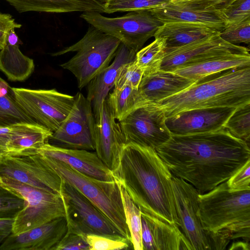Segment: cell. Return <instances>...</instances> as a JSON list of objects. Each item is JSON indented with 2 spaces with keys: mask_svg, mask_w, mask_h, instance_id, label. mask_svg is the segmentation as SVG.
<instances>
[{
  "mask_svg": "<svg viewBox=\"0 0 250 250\" xmlns=\"http://www.w3.org/2000/svg\"><path fill=\"white\" fill-rule=\"evenodd\" d=\"M156 151L173 176L191 185L200 194L227 181L250 160L249 144L225 127L171 135Z\"/></svg>",
  "mask_w": 250,
  "mask_h": 250,
  "instance_id": "1",
  "label": "cell"
},
{
  "mask_svg": "<svg viewBox=\"0 0 250 250\" xmlns=\"http://www.w3.org/2000/svg\"><path fill=\"white\" fill-rule=\"evenodd\" d=\"M113 173L141 212L178 227L173 175L155 149L126 143Z\"/></svg>",
  "mask_w": 250,
  "mask_h": 250,
  "instance_id": "2",
  "label": "cell"
},
{
  "mask_svg": "<svg viewBox=\"0 0 250 250\" xmlns=\"http://www.w3.org/2000/svg\"><path fill=\"white\" fill-rule=\"evenodd\" d=\"M250 103V66L229 69L196 81L187 89L157 103L166 118L206 107H237Z\"/></svg>",
  "mask_w": 250,
  "mask_h": 250,
  "instance_id": "3",
  "label": "cell"
},
{
  "mask_svg": "<svg viewBox=\"0 0 250 250\" xmlns=\"http://www.w3.org/2000/svg\"><path fill=\"white\" fill-rule=\"evenodd\" d=\"M199 215L207 230L228 232L230 239L250 238V190L233 191L224 182L199 194Z\"/></svg>",
  "mask_w": 250,
  "mask_h": 250,
  "instance_id": "4",
  "label": "cell"
},
{
  "mask_svg": "<svg viewBox=\"0 0 250 250\" xmlns=\"http://www.w3.org/2000/svg\"><path fill=\"white\" fill-rule=\"evenodd\" d=\"M121 42L90 25L84 36L76 43L51 54L53 56L70 52L76 54L60 66L76 78L81 89L109 65Z\"/></svg>",
  "mask_w": 250,
  "mask_h": 250,
  "instance_id": "5",
  "label": "cell"
},
{
  "mask_svg": "<svg viewBox=\"0 0 250 250\" xmlns=\"http://www.w3.org/2000/svg\"><path fill=\"white\" fill-rule=\"evenodd\" d=\"M41 156L44 162L62 179L73 186L94 203L131 242L126 223L120 185L117 182L94 178L78 171L60 161Z\"/></svg>",
  "mask_w": 250,
  "mask_h": 250,
  "instance_id": "6",
  "label": "cell"
},
{
  "mask_svg": "<svg viewBox=\"0 0 250 250\" xmlns=\"http://www.w3.org/2000/svg\"><path fill=\"white\" fill-rule=\"evenodd\" d=\"M172 187L178 228L190 250H222L230 239L224 232L205 229L202 223L198 201L199 192L191 185L173 175Z\"/></svg>",
  "mask_w": 250,
  "mask_h": 250,
  "instance_id": "7",
  "label": "cell"
},
{
  "mask_svg": "<svg viewBox=\"0 0 250 250\" xmlns=\"http://www.w3.org/2000/svg\"><path fill=\"white\" fill-rule=\"evenodd\" d=\"M0 185L21 196L25 206L14 218L12 233L19 234L60 217H65L60 194L0 177Z\"/></svg>",
  "mask_w": 250,
  "mask_h": 250,
  "instance_id": "8",
  "label": "cell"
},
{
  "mask_svg": "<svg viewBox=\"0 0 250 250\" xmlns=\"http://www.w3.org/2000/svg\"><path fill=\"white\" fill-rule=\"evenodd\" d=\"M80 17L90 25L117 38L135 53L148 39L154 37L163 24L150 10L131 11L116 18L104 17L95 12H83Z\"/></svg>",
  "mask_w": 250,
  "mask_h": 250,
  "instance_id": "9",
  "label": "cell"
},
{
  "mask_svg": "<svg viewBox=\"0 0 250 250\" xmlns=\"http://www.w3.org/2000/svg\"><path fill=\"white\" fill-rule=\"evenodd\" d=\"M60 194L64 207L67 231L84 236L95 234L126 238L101 209L75 187L62 179Z\"/></svg>",
  "mask_w": 250,
  "mask_h": 250,
  "instance_id": "10",
  "label": "cell"
},
{
  "mask_svg": "<svg viewBox=\"0 0 250 250\" xmlns=\"http://www.w3.org/2000/svg\"><path fill=\"white\" fill-rule=\"evenodd\" d=\"M12 89L20 107L36 124L53 133L61 126L71 111L74 96L61 93L55 89Z\"/></svg>",
  "mask_w": 250,
  "mask_h": 250,
  "instance_id": "11",
  "label": "cell"
},
{
  "mask_svg": "<svg viewBox=\"0 0 250 250\" xmlns=\"http://www.w3.org/2000/svg\"><path fill=\"white\" fill-rule=\"evenodd\" d=\"M0 177L60 194L62 179L36 151L0 158Z\"/></svg>",
  "mask_w": 250,
  "mask_h": 250,
  "instance_id": "12",
  "label": "cell"
},
{
  "mask_svg": "<svg viewBox=\"0 0 250 250\" xmlns=\"http://www.w3.org/2000/svg\"><path fill=\"white\" fill-rule=\"evenodd\" d=\"M74 99L69 113L47 143L64 148L95 150V119L91 103L80 92Z\"/></svg>",
  "mask_w": 250,
  "mask_h": 250,
  "instance_id": "13",
  "label": "cell"
},
{
  "mask_svg": "<svg viewBox=\"0 0 250 250\" xmlns=\"http://www.w3.org/2000/svg\"><path fill=\"white\" fill-rule=\"evenodd\" d=\"M166 119L163 110L157 103L146 102L119 122L127 143L156 150L171 136Z\"/></svg>",
  "mask_w": 250,
  "mask_h": 250,
  "instance_id": "14",
  "label": "cell"
},
{
  "mask_svg": "<svg viewBox=\"0 0 250 250\" xmlns=\"http://www.w3.org/2000/svg\"><path fill=\"white\" fill-rule=\"evenodd\" d=\"M247 47L224 41L219 32L210 37L166 51L160 69L173 71L228 55L250 53Z\"/></svg>",
  "mask_w": 250,
  "mask_h": 250,
  "instance_id": "15",
  "label": "cell"
},
{
  "mask_svg": "<svg viewBox=\"0 0 250 250\" xmlns=\"http://www.w3.org/2000/svg\"><path fill=\"white\" fill-rule=\"evenodd\" d=\"M116 120L106 98L95 121L94 147L97 156L112 172L118 167L122 150L127 143Z\"/></svg>",
  "mask_w": 250,
  "mask_h": 250,
  "instance_id": "16",
  "label": "cell"
},
{
  "mask_svg": "<svg viewBox=\"0 0 250 250\" xmlns=\"http://www.w3.org/2000/svg\"><path fill=\"white\" fill-rule=\"evenodd\" d=\"M236 108L206 107L182 111L166 118V124L171 135L216 131L224 128Z\"/></svg>",
  "mask_w": 250,
  "mask_h": 250,
  "instance_id": "17",
  "label": "cell"
},
{
  "mask_svg": "<svg viewBox=\"0 0 250 250\" xmlns=\"http://www.w3.org/2000/svg\"><path fill=\"white\" fill-rule=\"evenodd\" d=\"M67 231L65 217H58L21 233H11L0 250H53Z\"/></svg>",
  "mask_w": 250,
  "mask_h": 250,
  "instance_id": "18",
  "label": "cell"
},
{
  "mask_svg": "<svg viewBox=\"0 0 250 250\" xmlns=\"http://www.w3.org/2000/svg\"><path fill=\"white\" fill-rule=\"evenodd\" d=\"M36 152L42 156L63 162L78 171L94 178L105 181H116L112 171L96 152L60 147L48 143L37 148Z\"/></svg>",
  "mask_w": 250,
  "mask_h": 250,
  "instance_id": "19",
  "label": "cell"
},
{
  "mask_svg": "<svg viewBox=\"0 0 250 250\" xmlns=\"http://www.w3.org/2000/svg\"><path fill=\"white\" fill-rule=\"evenodd\" d=\"M143 250H190L178 227L141 212Z\"/></svg>",
  "mask_w": 250,
  "mask_h": 250,
  "instance_id": "20",
  "label": "cell"
},
{
  "mask_svg": "<svg viewBox=\"0 0 250 250\" xmlns=\"http://www.w3.org/2000/svg\"><path fill=\"white\" fill-rule=\"evenodd\" d=\"M136 53L121 43L108 66L94 77L87 85V99L91 103L95 121L98 118L103 102L110 89L114 86L116 79L126 63L133 61Z\"/></svg>",
  "mask_w": 250,
  "mask_h": 250,
  "instance_id": "21",
  "label": "cell"
},
{
  "mask_svg": "<svg viewBox=\"0 0 250 250\" xmlns=\"http://www.w3.org/2000/svg\"><path fill=\"white\" fill-rule=\"evenodd\" d=\"M196 81L174 72L162 70L143 76L138 88L144 103H157L190 87Z\"/></svg>",
  "mask_w": 250,
  "mask_h": 250,
  "instance_id": "22",
  "label": "cell"
},
{
  "mask_svg": "<svg viewBox=\"0 0 250 250\" xmlns=\"http://www.w3.org/2000/svg\"><path fill=\"white\" fill-rule=\"evenodd\" d=\"M19 12L105 13V0H5Z\"/></svg>",
  "mask_w": 250,
  "mask_h": 250,
  "instance_id": "23",
  "label": "cell"
},
{
  "mask_svg": "<svg viewBox=\"0 0 250 250\" xmlns=\"http://www.w3.org/2000/svg\"><path fill=\"white\" fill-rule=\"evenodd\" d=\"M219 31L206 25L193 22H171L163 23L154 34V38L166 40V52L194 41L210 37Z\"/></svg>",
  "mask_w": 250,
  "mask_h": 250,
  "instance_id": "24",
  "label": "cell"
},
{
  "mask_svg": "<svg viewBox=\"0 0 250 250\" xmlns=\"http://www.w3.org/2000/svg\"><path fill=\"white\" fill-rule=\"evenodd\" d=\"M163 23L187 22L203 24L220 32L225 27L216 11H203L180 6L170 1L150 10Z\"/></svg>",
  "mask_w": 250,
  "mask_h": 250,
  "instance_id": "25",
  "label": "cell"
},
{
  "mask_svg": "<svg viewBox=\"0 0 250 250\" xmlns=\"http://www.w3.org/2000/svg\"><path fill=\"white\" fill-rule=\"evenodd\" d=\"M11 132L6 155H20L36 151L47 143L53 132L36 124L21 123L10 126Z\"/></svg>",
  "mask_w": 250,
  "mask_h": 250,
  "instance_id": "26",
  "label": "cell"
},
{
  "mask_svg": "<svg viewBox=\"0 0 250 250\" xmlns=\"http://www.w3.org/2000/svg\"><path fill=\"white\" fill-rule=\"evenodd\" d=\"M249 66H250V53L234 54L185 66L172 72L198 81L229 69Z\"/></svg>",
  "mask_w": 250,
  "mask_h": 250,
  "instance_id": "27",
  "label": "cell"
},
{
  "mask_svg": "<svg viewBox=\"0 0 250 250\" xmlns=\"http://www.w3.org/2000/svg\"><path fill=\"white\" fill-rule=\"evenodd\" d=\"M33 60L24 55L19 45L6 44L0 51V70L11 81L26 80L33 72Z\"/></svg>",
  "mask_w": 250,
  "mask_h": 250,
  "instance_id": "28",
  "label": "cell"
},
{
  "mask_svg": "<svg viewBox=\"0 0 250 250\" xmlns=\"http://www.w3.org/2000/svg\"><path fill=\"white\" fill-rule=\"evenodd\" d=\"M115 119L120 122L132 111L144 104L138 89L129 85L114 88L107 97Z\"/></svg>",
  "mask_w": 250,
  "mask_h": 250,
  "instance_id": "29",
  "label": "cell"
},
{
  "mask_svg": "<svg viewBox=\"0 0 250 250\" xmlns=\"http://www.w3.org/2000/svg\"><path fill=\"white\" fill-rule=\"evenodd\" d=\"M166 47L165 39L156 38L152 42L136 53L134 61L143 70V76L151 74L160 70Z\"/></svg>",
  "mask_w": 250,
  "mask_h": 250,
  "instance_id": "30",
  "label": "cell"
},
{
  "mask_svg": "<svg viewBox=\"0 0 250 250\" xmlns=\"http://www.w3.org/2000/svg\"><path fill=\"white\" fill-rule=\"evenodd\" d=\"M119 185L126 223L129 230L133 249L135 250H143L141 210L125 188L122 185Z\"/></svg>",
  "mask_w": 250,
  "mask_h": 250,
  "instance_id": "31",
  "label": "cell"
},
{
  "mask_svg": "<svg viewBox=\"0 0 250 250\" xmlns=\"http://www.w3.org/2000/svg\"><path fill=\"white\" fill-rule=\"evenodd\" d=\"M21 123L36 124L20 107L14 96H0V127Z\"/></svg>",
  "mask_w": 250,
  "mask_h": 250,
  "instance_id": "32",
  "label": "cell"
},
{
  "mask_svg": "<svg viewBox=\"0 0 250 250\" xmlns=\"http://www.w3.org/2000/svg\"><path fill=\"white\" fill-rule=\"evenodd\" d=\"M224 127L232 135L249 144L250 103L237 107L227 121Z\"/></svg>",
  "mask_w": 250,
  "mask_h": 250,
  "instance_id": "33",
  "label": "cell"
},
{
  "mask_svg": "<svg viewBox=\"0 0 250 250\" xmlns=\"http://www.w3.org/2000/svg\"><path fill=\"white\" fill-rule=\"evenodd\" d=\"M170 0H105L106 13L117 12H131L142 10H151Z\"/></svg>",
  "mask_w": 250,
  "mask_h": 250,
  "instance_id": "34",
  "label": "cell"
},
{
  "mask_svg": "<svg viewBox=\"0 0 250 250\" xmlns=\"http://www.w3.org/2000/svg\"><path fill=\"white\" fill-rule=\"evenodd\" d=\"M216 12L225 26L250 20V0H235Z\"/></svg>",
  "mask_w": 250,
  "mask_h": 250,
  "instance_id": "35",
  "label": "cell"
},
{
  "mask_svg": "<svg viewBox=\"0 0 250 250\" xmlns=\"http://www.w3.org/2000/svg\"><path fill=\"white\" fill-rule=\"evenodd\" d=\"M24 206L21 196L0 185V219H14Z\"/></svg>",
  "mask_w": 250,
  "mask_h": 250,
  "instance_id": "36",
  "label": "cell"
},
{
  "mask_svg": "<svg viewBox=\"0 0 250 250\" xmlns=\"http://www.w3.org/2000/svg\"><path fill=\"white\" fill-rule=\"evenodd\" d=\"M221 39L229 43H244L248 45L250 42V20L225 26L219 32Z\"/></svg>",
  "mask_w": 250,
  "mask_h": 250,
  "instance_id": "37",
  "label": "cell"
},
{
  "mask_svg": "<svg viewBox=\"0 0 250 250\" xmlns=\"http://www.w3.org/2000/svg\"><path fill=\"white\" fill-rule=\"evenodd\" d=\"M86 240L90 246V250H126L132 245L130 241L124 237L89 234L86 236Z\"/></svg>",
  "mask_w": 250,
  "mask_h": 250,
  "instance_id": "38",
  "label": "cell"
},
{
  "mask_svg": "<svg viewBox=\"0 0 250 250\" xmlns=\"http://www.w3.org/2000/svg\"><path fill=\"white\" fill-rule=\"evenodd\" d=\"M144 73L136 64L134 59L125 64L121 68L116 79L114 88L120 89L129 85L138 89Z\"/></svg>",
  "mask_w": 250,
  "mask_h": 250,
  "instance_id": "39",
  "label": "cell"
},
{
  "mask_svg": "<svg viewBox=\"0 0 250 250\" xmlns=\"http://www.w3.org/2000/svg\"><path fill=\"white\" fill-rule=\"evenodd\" d=\"M235 0H170L177 5L203 11H217L223 9Z\"/></svg>",
  "mask_w": 250,
  "mask_h": 250,
  "instance_id": "40",
  "label": "cell"
},
{
  "mask_svg": "<svg viewBox=\"0 0 250 250\" xmlns=\"http://www.w3.org/2000/svg\"><path fill=\"white\" fill-rule=\"evenodd\" d=\"M233 191L250 190V160L237 170L227 181Z\"/></svg>",
  "mask_w": 250,
  "mask_h": 250,
  "instance_id": "41",
  "label": "cell"
},
{
  "mask_svg": "<svg viewBox=\"0 0 250 250\" xmlns=\"http://www.w3.org/2000/svg\"><path fill=\"white\" fill-rule=\"evenodd\" d=\"M90 250L86 236L67 231L53 250Z\"/></svg>",
  "mask_w": 250,
  "mask_h": 250,
  "instance_id": "42",
  "label": "cell"
},
{
  "mask_svg": "<svg viewBox=\"0 0 250 250\" xmlns=\"http://www.w3.org/2000/svg\"><path fill=\"white\" fill-rule=\"evenodd\" d=\"M21 26V24L15 22L11 15L0 12V51L7 44V37L10 31Z\"/></svg>",
  "mask_w": 250,
  "mask_h": 250,
  "instance_id": "43",
  "label": "cell"
},
{
  "mask_svg": "<svg viewBox=\"0 0 250 250\" xmlns=\"http://www.w3.org/2000/svg\"><path fill=\"white\" fill-rule=\"evenodd\" d=\"M11 127H0V154L3 156L6 154L7 146L9 141Z\"/></svg>",
  "mask_w": 250,
  "mask_h": 250,
  "instance_id": "44",
  "label": "cell"
},
{
  "mask_svg": "<svg viewBox=\"0 0 250 250\" xmlns=\"http://www.w3.org/2000/svg\"><path fill=\"white\" fill-rule=\"evenodd\" d=\"M14 219H0V236H7L12 233Z\"/></svg>",
  "mask_w": 250,
  "mask_h": 250,
  "instance_id": "45",
  "label": "cell"
},
{
  "mask_svg": "<svg viewBox=\"0 0 250 250\" xmlns=\"http://www.w3.org/2000/svg\"><path fill=\"white\" fill-rule=\"evenodd\" d=\"M4 96H14V93L12 88L0 77V97Z\"/></svg>",
  "mask_w": 250,
  "mask_h": 250,
  "instance_id": "46",
  "label": "cell"
},
{
  "mask_svg": "<svg viewBox=\"0 0 250 250\" xmlns=\"http://www.w3.org/2000/svg\"><path fill=\"white\" fill-rule=\"evenodd\" d=\"M228 249L230 250H250V244L249 242L245 241L233 242Z\"/></svg>",
  "mask_w": 250,
  "mask_h": 250,
  "instance_id": "47",
  "label": "cell"
},
{
  "mask_svg": "<svg viewBox=\"0 0 250 250\" xmlns=\"http://www.w3.org/2000/svg\"><path fill=\"white\" fill-rule=\"evenodd\" d=\"M14 29H12L9 32L7 37V44L11 45H19V39Z\"/></svg>",
  "mask_w": 250,
  "mask_h": 250,
  "instance_id": "48",
  "label": "cell"
},
{
  "mask_svg": "<svg viewBox=\"0 0 250 250\" xmlns=\"http://www.w3.org/2000/svg\"><path fill=\"white\" fill-rule=\"evenodd\" d=\"M1 156H2V155L0 154V158L1 157Z\"/></svg>",
  "mask_w": 250,
  "mask_h": 250,
  "instance_id": "49",
  "label": "cell"
}]
</instances>
